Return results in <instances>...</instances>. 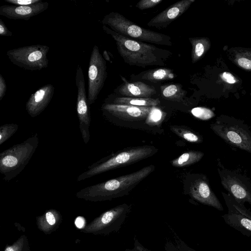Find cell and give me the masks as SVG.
Instances as JSON below:
<instances>
[{
  "mask_svg": "<svg viewBox=\"0 0 251 251\" xmlns=\"http://www.w3.org/2000/svg\"><path fill=\"white\" fill-rule=\"evenodd\" d=\"M103 57H104V59H106L108 61H109V56H108V54H107V51L106 50H104L103 51Z\"/></svg>",
  "mask_w": 251,
  "mask_h": 251,
  "instance_id": "obj_37",
  "label": "cell"
},
{
  "mask_svg": "<svg viewBox=\"0 0 251 251\" xmlns=\"http://www.w3.org/2000/svg\"><path fill=\"white\" fill-rule=\"evenodd\" d=\"M103 30L115 41L118 52L125 63L145 68L148 66L165 65L172 53L157 47L126 37L103 25Z\"/></svg>",
  "mask_w": 251,
  "mask_h": 251,
  "instance_id": "obj_1",
  "label": "cell"
},
{
  "mask_svg": "<svg viewBox=\"0 0 251 251\" xmlns=\"http://www.w3.org/2000/svg\"><path fill=\"white\" fill-rule=\"evenodd\" d=\"M186 251H196L194 250H193L188 247H186Z\"/></svg>",
  "mask_w": 251,
  "mask_h": 251,
  "instance_id": "obj_38",
  "label": "cell"
},
{
  "mask_svg": "<svg viewBox=\"0 0 251 251\" xmlns=\"http://www.w3.org/2000/svg\"><path fill=\"white\" fill-rule=\"evenodd\" d=\"M54 92V86L48 84L32 94L25 104L26 110L29 116L34 118L43 112L50 102Z\"/></svg>",
  "mask_w": 251,
  "mask_h": 251,
  "instance_id": "obj_17",
  "label": "cell"
},
{
  "mask_svg": "<svg viewBox=\"0 0 251 251\" xmlns=\"http://www.w3.org/2000/svg\"><path fill=\"white\" fill-rule=\"evenodd\" d=\"M155 169L151 165L126 175L87 186L75 194L78 199L97 202L110 201L128 195Z\"/></svg>",
  "mask_w": 251,
  "mask_h": 251,
  "instance_id": "obj_2",
  "label": "cell"
},
{
  "mask_svg": "<svg viewBox=\"0 0 251 251\" xmlns=\"http://www.w3.org/2000/svg\"><path fill=\"white\" fill-rule=\"evenodd\" d=\"M130 209V205L124 203L107 210L85 226L81 232L101 235L117 232L124 224Z\"/></svg>",
  "mask_w": 251,
  "mask_h": 251,
  "instance_id": "obj_7",
  "label": "cell"
},
{
  "mask_svg": "<svg viewBox=\"0 0 251 251\" xmlns=\"http://www.w3.org/2000/svg\"><path fill=\"white\" fill-rule=\"evenodd\" d=\"M204 156V153L198 151H189L173 160L172 165L175 167L182 168L197 163Z\"/></svg>",
  "mask_w": 251,
  "mask_h": 251,
  "instance_id": "obj_25",
  "label": "cell"
},
{
  "mask_svg": "<svg viewBox=\"0 0 251 251\" xmlns=\"http://www.w3.org/2000/svg\"><path fill=\"white\" fill-rule=\"evenodd\" d=\"M228 208V214L223 215L225 221L230 226L243 231L251 232V213L244 204L238 203L231 196L223 195Z\"/></svg>",
  "mask_w": 251,
  "mask_h": 251,
  "instance_id": "obj_11",
  "label": "cell"
},
{
  "mask_svg": "<svg viewBox=\"0 0 251 251\" xmlns=\"http://www.w3.org/2000/svg\"><path fill=\"white\" fill-rule=\"evenodd\" d=\"M170 129L177 136L189 142L201 143L203 142V138L201 135L187 127L180 126H170Z\"/></svg>",
  "mask_w": 251,
  "mask_h": 251,
  "instance_id": "obj_26",
  "label": "cell"
},
{
  "mask_svg": "<svg viewBox=\"0 0 251 251\" xmlns=\"http://www.w3.org/2000/svg\"><path fill=\"white\" fill-rule=\"evenodd\" d=\"M18 129L16 124H6L0 126V145L8 140Z\"/></svg>",
  "mask_w": 251,
  "mask_h": 251,
  "instance_id": "obj_29",
  "label": "cell"
},
{
  "mask_svg": "<svg viewBox=\"0 0 251 251\" xmlns=\"http://www.w3.org/2000/svg\"><path fill=\"white\" fill-rule=\"evenodd\" d=\"M190 196L198 202L218 210L223 211V206L210 187L208 178L204 175L197 177L191 184Z\"/></svg>",
  "mask_w": 251,
  "mask_h": 251,
  "instance_id": "obj_13",
  "label": "cell"
},
{
  "mask_svg": "<svg viewBox=\"0 0 251 251\" xmlns=\"http://www.w3.org/2000/svg\"><path fill=\"white\" fill-rule=\"evenodd\" d=\"M49 5L48 2L43 1L26 6L4 5L0 6V15L10 19L28 21L46 10Z\"/></svg>",
  "mask_w": 251,
  "mask_h": 251,
  "instance_id": "obj_16",
  "label": "cell"
},
{
  "mask_svg": "<svg viewBox=\"0 0 251 251\" xmlns=\"http://www.w3.org/2000/svg\"><path fill=\"white\" fill-rule=\"evenodd\" d=\"M189 40L192 46L191 57L192 63L201 59L210 49L211 42L207 37H190Z\"/></svg>",
  "mask_w": 251,
  "mask_h": 251,
  "instance_id": "obj_21",
  "label": "cell"
},
{
  "mask_svg": "<svg viewBox=\"0 0 251 251\" xmlns=\"http://www.w3.org/2000/svg\"><path fill=\"white\" fill-rule=\"evenodd\" d=\"M62 221V216L59 211L55 209L46 210L42 215L36 217L37 228L46 235L55 231Z\"/></svg>",
  "mask_w": 251,
  "mask_h": 251,
  "instance_id": "obj_19",
  "label": "cell"
},
{
  "mask_svg": "<svg viewBox=\"0 0 251 251\" xmlns=\"http://www.w3.org/2000/svg\"><path fill=\"white\" fill-rule=\"evenodd\" d=\"M163 0H141L135 5L140 10H145L152 8L162 1Z\"/></svg>",
  "mask_w": 251,
  "mask_h": 251,
  "instance_id": "obj_31",
  "label": "cell"
},
{
  "mask_svg": "<svg viewBox=\"0 0 251 251\" xmlns=\"http://www.w3.org/2000/svg\"><path fill=\"white\" fill-rule=\"evenodd\" d=\"M217 170L223 187L239 203L251 205V179L239 170L224 167L219 159Z\"/></svg>",
  "mask_w": 251,
  "mask_h": 251,
  "instance_id": "obj_8",
  "label": "cell"
},
{
  "mask_svg": "<svg viewBox=\"0 0 251 251\" xmlns=\"http://www.w3.org/2000/svg\"><path fill=\"white\" fill-rule=\"evenodd\" d=\"M151 107L105 102L102 105L101 108L103 114L106 115H109L122 120L135 121L146 119Z\"/></svg>",
  "mask_w": 251,
  "mask_h": 251,
  "instance_id": "obj_14",
  "label": "cell"
},
{
  "mask_svg": "<svg viewBox=\"0 0 251 251\" xmlns=\"http://www.w3.org/2000/svg\"><path fill=\"white\" fill-rule=\"evenodd\" d=\"M220 77L224 82L230 85L234 84L238 81L233 75L228 72L220 74Z\"/></svg>",
  "mask_w": 251,
  "mask_h": 251,
  "instance_id": "obj_32",
  "label": "cell"
},
{
  "mask_svg": "<svg viewBox=\"0 0 251 251\" xmlns=\"http://www.w3.org/2000/svg\"><path fill=\"white\" fill-rule=\"evenodd\" d=\"M172 70L167 68L151 69L139 74L140 78L154 83L174 79L176 77Z\"/></svg>",
  "mask_w": 251,
  "mask_h": 251,
  "instance_id": "obj_22",
  "label": "cell"
},
{
  "mask_svg": "<svg viewBox=\"0 0 251 251\" xmlns=\"http://www.w3.org/2000/svg\"><path fill=\"white\" fill-rule=\"evenodd\" d=\"M251 96V93L250 94Z\"/></svg>",
  "mask_w": 251,
  "mask_h": 251,
  "instance_id": "obj_39",
  "label": "cell"
},
{
  "mask_svg": "<svg viewBox=\"0 0 251 251\" xmlns=\"http://www.w3.org/2000/svg\"><path fill=\"white\" fill-rule=\"evenodd\" d=\"M5 1L17 6L30 5L40 3L42 0H4Z\"/></svg>",
  "mask_w": 251,
  "mask_h": 251,
  "instance_id": "obj_33",
  "label": "cell"
},
{
  "mask_svg": "<svg viewBox=\"0 0 251 251\" xmlns=\"http://www.w3.org/2000/svg\"><path fill=\"white\" fill-rule=\"evenodd\" d=\"M13 35L7 27L4 22L0 19V35L1 36H12Z\"/></svg>",
  "mask_w": 251,
  "mask_h": 251,
  "instance_id": "obj_35",
  "label": "cell"
},
{
  "mask_svg": "<svg viewBox=\"0 0 251 251\" xmlns=\"http://www.w3.org/2000/svg\"><path fill=\"white\" fill-rule=\"evenodd\" d=\"M229 59L241 69L251 72V49L233 47L228 50Z\"/></svg>",
  "mask_w": 251,
  "mask_h": 251,
  "instance_id": "obj_20",
  "label": "cell"
},
{
  "mask_svg": "<svg viewBox=\"0 0 251 251\" xmlns=\"http://www.w3.org/2000/svg\"><path fill=\"white\" fill-rule=\"evenodd\" d=\"M50 47L40 44L8 50L6 55L14 65L25 70L40 71L48 67L47 54Z\"/></svg>",
  "mask_w": 251,
  "mask_h": 251,
  "instance_id": "obj_9",
  "label": "cell"
},
{
  "mask_svg": "<svg viewBox=\"0 0 251 251\" xmlns=\"http://www.w3.org/2000/svg\"><path fill=\"white\" fill-rule=\"evenodd\" d=\"M75 84L77 88L76 112L79 121L80 130L87 131L89 130L91 115L86 95L85 82L83 70L80 65L76 68Z\"/></svg>",
  "mask_w": 251,
  "mask_h": 251,
  "instance_id": "obj_12",
  "label": "cell"
},
{
  "mask_svg": "<svg viewBox=\"0 0 251 251\" xmlns=\"http://www.w3.org/2000/svg\"><path fill=\"white\" fill-rule=\"evenodd\" d=\"M101 23L114 31L136 41L160 45H172L170 36L141 27L116 12L106 15Z\"/></svg>",
  "mask_w": 251,
  "mask_h": 251,
  "instance_id": "obj_5",
  "label": "cell"
},
{
  "mask_svg": "<svg viewBox=\"0 0 251 251\" xmlns=\"http://www.w3.org/2000/svg\"><path fill=\"white\" fill-rule=\"evenodd\" d=\"M105 59L99 47L94 45L90 57L88 72L87 101L89 105L94 103L103 87L107 77Z\"/></svg>",
  "mask_w": 251,
  "mask_h": 251,
  "instance_id": "obj_10",
  "label": "cell"
},
{
  "mask_svg": "<svg viewBox=\"0 0 251 251\" xmlns=\"http://www.w3.org/2000/svg\"><path fill=\"white\" fill-rule=\"evenodd\" d=\"M111 103L118 104L129 105L136 106H156L160 103L158 99L118 97L113 99Z\"/></svg>",
  "mask_w": 251,
  "mask_h": 251,
  "instance_id": "obj_24",
  "label": "cell"
},
{
  "mask_svg": "<svg viewBox=\"0 0 251 251\" xmlns=\"http://www.w3.org/2000/svg\"><path fill=\"white\" fill-rule=\"evenodd\" d=\"M160 90L164 99L174 101H181L187 94V91L178 83L163 85L160 87Z\"/></svg>",
  "mask_w": 251,
  "mask_h": 251,
  "instance_id": "obj_23",
  "label": "cell"
},
{
  "mask_svg": "<svg viewBox=\"0 0 251 251\" xmlns=\"http://www.w3.org/2000/svg\"><path fill=\"white\" fill-rule=\"evenodd\" d=\"M210 128L227 144L251 154V130L244 120L220 115Z\"/></svg>",
  "mask_w": 251,
  "mask_h": 251,
  "instance_id": "obj_6",
  "label": "cell"
},
{
  "mask_svg": "<svg viewBox=\"0 0 251 251\" xmlns=\"http://www.w3.org/2000/svg\"><path fill=\"white\" fill-rule=\"evenodd\" d=\"M39 142L35 133L0 153V172L3 180L9 181L20 174L35 152Z\"/></svg>",
  "mask_w": 251,
  "mask_h": 251,
  "instance_id": "obj_3",
  "label": "cell"
},
{
  "mask_svg": "<svg viewBox=\"0 0 251 251\" xmlns=\"http://www.w3.org/2000/svg\"><path fill=\"white\" fill-rule=\"evenodd\" d=\"M6 92V84L5 80L2 75L0 74V100L5 95Z\"/></svg>",
  "mask_w": 251,
  "mask_h": 251,
  "instance_id": "obj_36",
  "label": "cell"
},
{
  "mask_svg": "<svg viewBox=\"0 0 251 251\" xmlns=\"http://www.w3.org/2000/svg\"><path fill=\"white\" fill-rule=\"evenodd\" d=\"M153 146H144L127 149L92 164L79 175L77 181H80L111 170L131 164L148 158L157 151Z\"/></svg>",
  "mask_w": 251,
  "mask_h": 251,
  "instance_id": "obj_4",
  "label": "cell"
},
{
  "mask_svg": "<svg viewBox=\"0 0 251 251\" xmlns=\"http://www.w3.org/2000/svg\"><path fill=\"white\" fill-rule=\"evenodd\" d=\"M195 0L178 1L154 16L147 24L148 26L165 28L181 16Z\"/></svg>",
  "mask_w": 251,
  "mask_h": 251,
  "instance_id": "obj_15",
  "label": "cell"
},
{
  "mask_svg": "<svg viewBox=\"0 0 251 251\" xmlns=\"http://www.w3.org/2000/svg\"><path fill=\"white\" fill-rule=\"evenodd\" d=\"M3 251H30V246L27 237L22 235L12 245H7Z\"/></svg>",
  "mask_w": 251,
  "mask_h": 251,
  "instance_id": "obj_28",
  "label": "cell"
},
{
  "mask_svg": "<svg viewBox=\"0 0 251 251\" xmlns=\"http://www.w3.org/2000/svg\"><path fill=\"white\" fill-rule=\"evenodd\" d=\"M191 113L194 117L202 120L210 119L215 116L211 109L203 107H195L191 110Z\"/></svg>",
  "mask_w": 251,
  "mask_h": 251,
  "instance_id": "obj_30",
  "label": "cell"
},
{
  "mask_svg": "<svg viewBox=\"0 0 251 251\" xmlns=\"http://www.w3.org/2000/svg\"></svg>",
  "mask_w": 251,
  "mask_h": 251,
  "instance_id": "obj_40",
  "label": "cell"
},
{
  "mask_svg": "<svg viewBox=\"0 0 251 251\" xmlns=\"http://www.w3.org/2000/svg\"><path fill=\"white\" fill-rule=\"evenodd\" d=\"M119 93L126 97L151 98L156 93L155 88L143 82H126L120 86Z\"/></svg>",
  "mask_w": 251,
  "mask_h": 251,
  "instance_id": "obj_18",
  "label": "cell"
},
{
  "mask_svg": "<svg viewBox=\"0 0 251 251\" xmlns=\"http://www.w3.org/2000/svg\"><path fill=\"white\" fill-rule=\"evenodd\" d=\"M125 251H152L144 247L139 242L136 236L134 238L133 247L131 249H126Z\"/></svg>",
  "mask_w": 251,
  "mask_h": 251,
  "instance_id": "obj_34",
  "label": "cell"
},
{
  "mask_svg": "<svg viewBox=\"0 0 251 251\" xmlns=\"http://www.w3.org/2000/svg\"><path fill=\"white\" fill-rule=\"evenodd\" d=\"M166 114L161 109L156 106H152L148 114L146 123L150 126H157L164 120Z\"/></svg>",
  "mask_w": 251,
  "mask_h": 251,
  "instance_id": "obj_27",
  "label": "cell"
}]
</instances>
